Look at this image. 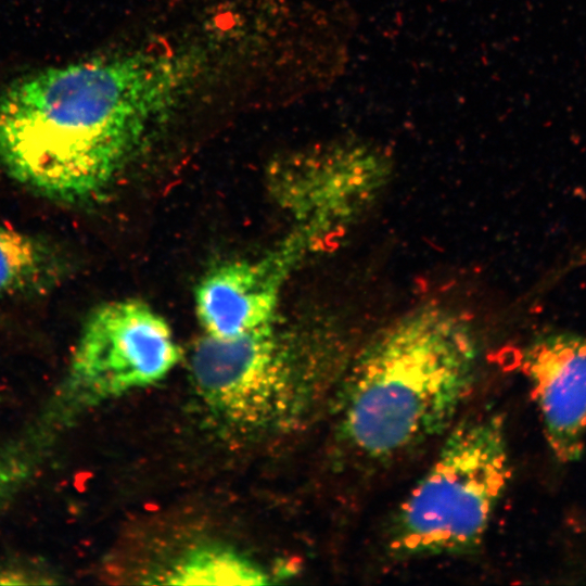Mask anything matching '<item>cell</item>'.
<instances>
[{"label": "cell", "instance_id": "1", "mask_svg": "<svg viewBox=\"0 0 586 586\" xmlns=\"http://www.w3.org/2000/svg\"><path fill=\"white\" fill-rule=\"evenodd\" d=\"M189 51L144 49L50 67L0 91V165L54 201L103 195L188 97Z\"/></svg>", "mask_w": 586, "mask_h": 586}, {"label": "cell", "instance_id": "2", "mask_svg": "<svg viewBox=\"0 0 586 586\" xmlns=\"http://www.w3.org/2000/svg\"><path fill=\"white\" fill-rule=\"evenodd\" d=\"M476 360L475 339L459 317L424 308L400 319L351 357L333 394L339 441L384 460L448 431Z\"/></svg>", "mask_w": 586, "mask_h": 586}, {"label": "cell", "instance_id": "3", "mask_svg": "<svg viewBox=\"0 0 586 586\" xmlns=\"http://www.w3.org/2000/svg\"><path fill=\"white\" fill-rule=\"evenodd\" d=\"M343 352L329 334L284 330L275 320L234 339L205 334L191 354V382L229 430H289L334 394L351 359Z\"/></svg>", "mask_w": 586, "mask_h": 586}, {"label": "cell", "instance_id": "4", "mask_svg": "<svg viewBox=\"0 0 586 586\" xmlns=\"http://www.w3.org/2000/svg\"><path fill=\"white\" fill-rule=\"evenodd\" d=\"M510 476L501 416L477 412L453 424L433 464L394 517L392 553L407 559L475 550Z\"/></svg>", "mask_w": 586, "mask_h": 586}, {"label": "cell", "instance_id": "5", "mask_svg": "<svg viewBox=\"0 0 586 586\" xmlns=\"http://www.w3.org/2000/svg\"><path fill=\"white\" fill-rule=\"evenodd\" d=\"M179 358L169 324L148 304L132 298L104 303L87 318L46 415L64 430L85 410L157 383Z\"/></svg>", "mask_w": 586, "mask_h": 586}, {"label": "cell", "instance_id": "6", "mask_svg": "<svg viewBox=\"0 0 586 586\" xmlns=\"http://www.w3.org/2000/svg\"><path fill=\"white\" fill-rule=\"evenodd\" d=\"M308 240L298 230L258 257L227 262L209 270L194 293L205 334L229 340L275 321L282 289Z\"/></svg>", "mask_w": 586, "mask_h": 586}, {"label": "cell", "instance_id": "7", "mask_svg": "<svg viewBox=\"0 0 586 586\" xmlns=\"http://www.w3.org/2000/svg\"><path fill=\"white\" fill-rule=\"evenodd\" d=\"M523 370L551 451L561 462L577 461L586 438V336H539L525 353Z\"/></svg>", "mask_w": 586, "mask_h": 586}, {"label": "cell", "instance_id": "8", "mask_svg": "<svg viewBox=\"0 0 586 586\" xmlns=\"http://www.w3.org/2000/svg\"><path fill=\"white\" fill-rule=\"evenodd\" d=\"M68 273L60 250L33 234L0 224V296L40 295Z\"/></svg>", "mask_w": 586, "mask_h": 586}, {"label": "cell", "instance_id": "9", "mask_svg": "<svg viewBox=\"0 0 586 586\" xmlns=\"http://www.w3.org/2000/svg\"><path fill=\"white\" fill-rule=\"evenodd\" d=\"M170 585H264L270 575L257 562L225 545L201 544L178 553L148 574Z\"/></svg>", "mask_w": 586, "mask_h": 586}]
</instances>
